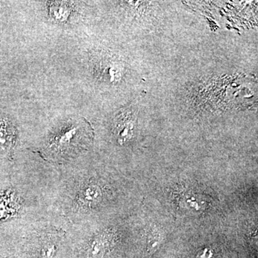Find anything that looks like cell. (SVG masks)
<instances>
[{
	"label": "cell",
	"instance_id": "1",
	"mask_svg": "<svg viewBox=\"0 0 258 258\" xmlns=\"http://www.w3.org/2000/svg\"><path fill=\"white\" fill-rule=\"evenodd\" d=\"M88 123L82 120L66 125L51 139V149L58 153L69 152L81 141L83 134H88Z\"/></svg>",
	"mask_w": 258,
	"mask_h": 258
},
{
	"label": "cell",
	"instance_id": "2",
	"mask_svg": "<svg viewBox=\"0 0 258 258\" xmlns=\"http://www.w3.org/2000/svg\"><path fill=\"white\" fill-rule=\"evenodd\" d=\"M136 113L133 108H125L115 117V134L120 143H125L132 138L137 119Z\"/></svg>",
	"mask_w": 258,
	"mask_h": 258
},
{
	"label": "cell",
	"instance_id": "3",
	"mask_svg": "<svg viewBox=\"0 0 258 258\" xmlns=\"http://www.w3.org/2000/svg\"><path fill=\"white\" fill-rule=\"evenodd\" d=\"M15 129L6 115L0 111V152L8 153L14 145Z\"/></svg>",
	"mask_w": 258,
	"mask_h": 258
},
{
	"label": "cell",
	"instance_id": "4",
	"mask_svg": "<svg viewBox=\"0 0 258 258\" xmlns=\"http://www.w3.org/2000/svg\"><path fill=\"white\" fill-rule=\"evenodd\" d=\"M73 9L72 5L67 2H52L49 5V14L55 21L64 23L71 18Z\"/></svg>",
	"mask_w": 258,
	"mask_h": 258
},
{
	"label": "cell",
	"instance_id": "5",
	"mask_svg": "<svg viewBox=\"0 0 258 258\" xmlns=\"http://www.w3.org/2000/svg\"><path fill=\"white\" fill-rule=\"evenodd\" d=\"M101 190L93 184L86 185L80 191L79 200L83 206L89 207L94 205L101 197Z\"/></svg>",
	"mask_w": 258,
	"mask_h": 258
}]
</instances>
